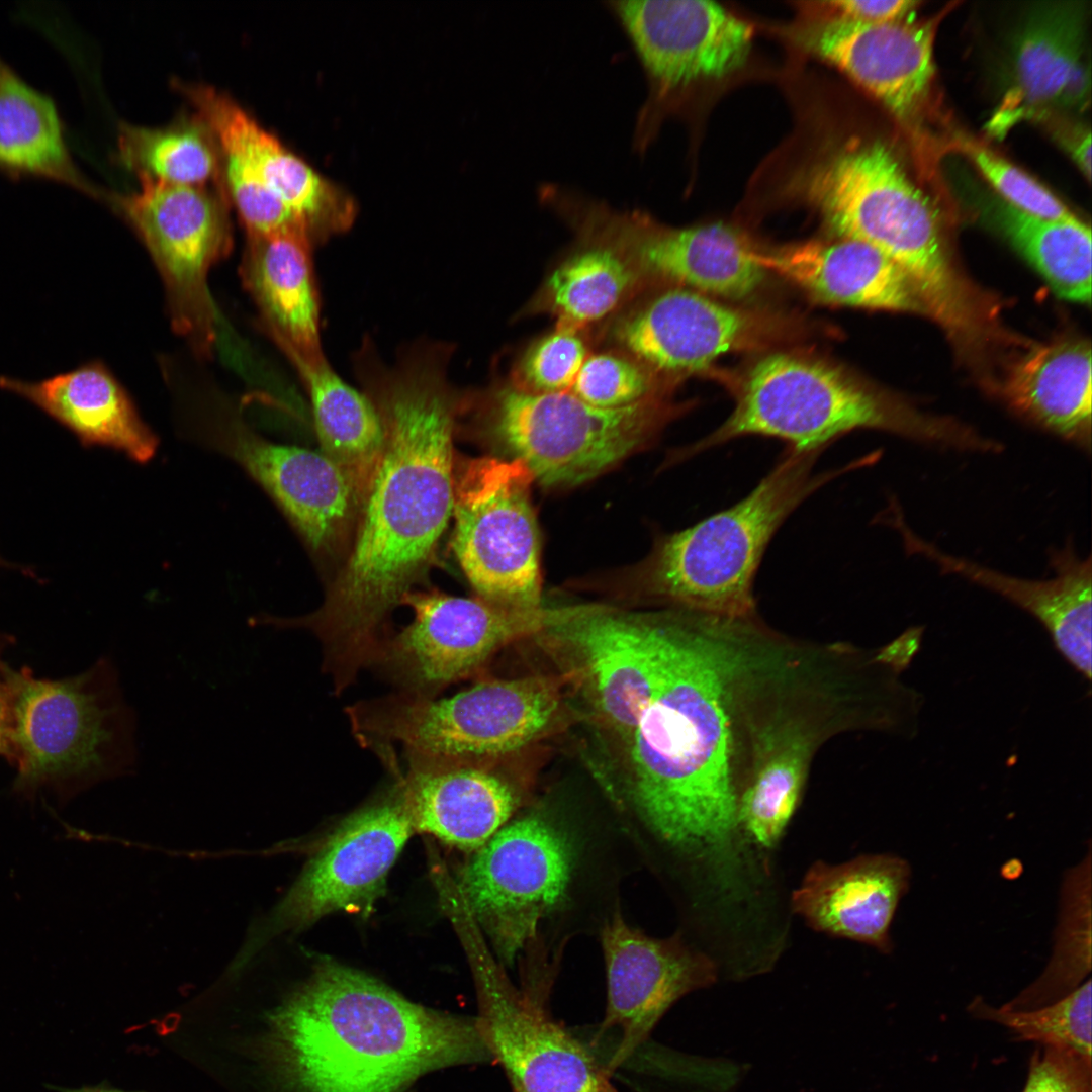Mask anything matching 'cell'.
Here are the masks:
<instances>
[{
  "mask_svg": "<svg viewBox=\"0 0 1092 1092\" xmlns=\"http://www.w3.org/2000/svg\"><path fill=\"white\" fill-rule=\"evenodd\" d=\"M61 1092H131V1091H123V1090L115 1089V1088H112V1087L99 1085V1086L82 1087V1088H77V1089H62Z\"/></svg>",
  "mask_w": 1092,
  "mask_h": 1092,
  "instance_id": "46",
  "label": "cell"
},
{
  "mask_svg": "<svg viewBox=\"0 0 1092 1092\" xmlns=\"http://www.w3.org/2000/svg\"><path fill=\"white\" fill-rule=\"evenodd\" d=\"M1084 8L1055 3L1035 8L1016 41L1010 85L988 128L1003 135L1014 125L1060 108L1085 104L1090 88L1084 63Z\"/></svg>",
  "mask_w": 1092,
  "mask_h": 1092,
  "instance_id": "24",
  "label": "cell"
},
{
  "mask_svg": "<svg viewBox=\"0 0 1092 1092\" xmlns=\"http://www.w3.org/2000/svg\"><path fill=\"white\" fill-rule=\"evenodd\" d=\"M1000 224L1020 254L1062 299L1091 300V230L1077 216L1049 219L1001 201Z\"/></svg>",
  "mask_w": 1092,
  "mask_h": 1092,
  "instance_id": "36",
  "label": "cell"
},
{
  "mask_svg": "<svg viewBox=\"0 0 1092 1092\" xmlns=\"http://www.w3.org/2000/svg\"><path fill=\"white\" fill-rule=\"evenodd\" d=\"M229 453L273 498L308 547L334 553L351 542L359 500L343 471L323 452L235 432Z\"/></svg>",
  "mask_w": 1092,
  "mask_h": 1092,
  "instance_id": "23",
  "label": "cell"
},
{
  "mask_svg": "<svg viewBox=\"0 0 1092 1092\" xmlns=\"http://www.w3.org/2000/svg\"><path fill=\"white\" fill-rule=\"evenodd\" d=\"M655 375L631 356L590 354L568 391L597 407H625L663 397Z\"/></svg>",
  "mask_w": 1092,
  "mask_h": 1092,
  "instance_id": "39",
  "label": "cell"
},
{
  "mask_svg": "<svg viewBox=\"0 0 1092 1092\" xmlns=\"http://www.w3.org/2000/svg\"><path fill=\"white\" fill-rule=\"evenodd\" d=\"M559 706L555 684L543 676L486 680L445 699L401 693L347 709L354 736L384 757L405 751L494 759L540 735Z\"/></svg>",
  "mask_w": 1092,
  "mask_h": 1092,
  "instance_id": "8",
  "label": "cell"
},
{
  "mask_svg": "<svg viewBox=\"0 0 1092 1092\" xmlns=\"http://www.w3.org/2000/svg\"><path fill=\"white\" fill-rule=\"evenodd\" d=\"M1052 958L1042 974L1002 1007L1031 1010L1054 1003L1084 983L1091 971V849L1065 876Z\"/></svg>",
  "mask_w": 1092,
  "mask_h": 1092,
  "instance_id": "37",
  "label": "cell"
},
{
  "mask_svg": "<svg viewBox=\"0 0 1092 1092\" xmlns=\"http://www.w3.org/2000/svg\"><path fill=\"white\" fill-rule=\"evenodd\" d=\"M936 25L909 18L885 23L831 18L807 29L801 39L899 119L911 120L931 89Z\"/></svg>",
  "mask_w": 1092,
  "mask_h": 1092,
  "instance_id": "21",
  "label": "cell"
},
{
  "mask_svg": "<svg viewBox=\"0 0 1092 1092\" xmlns=\"http://www.w3.org/2000/svg\"><path fill=\"white\" fill-rule=\"evenodd\" d=\"M398 785L415 831L462 851L483 846L520 805L516 788L489 759L405 751Z\"/></svg>",
  "mask_w": 1092,
  "mask_h": 1092,
  "instance_id": "22",
  "label": "cell"
},
{
  "mask_svg": "<svg viewBox=\"0 0 1092 1092\" xmlns=\"http://www.w3.org/2000/svg\"><path fill=\"white\" fill-rule=\"evenodd\" d=\"M1069 152L1073 156L1074 160L1084 172L1087 179L1091 174V134L1090 131H1080L1071 136V141L1067 144Z\"/></svg>",
  "mask_w": 1092,
  "mask_h": 1092,
  "instance_id": "44",
  "label": "cell"
},
{
  "mask_svg": "<svg viewBox=\"0 0 1092 1092\" xmlns=\"http://www.w3.org/2000/svg\"><path fill=\"white\" fill-rule=\"evenodd\" d=\"M750 728L752 769L738 794L737 822L754 844L771 849L799 806L816 734L810 724L788 715Z\"/></svg>",
  "mask_w": 1092,
  "mask_h": 1092,
  "instance_id": "31",
  "label": "cell"
},
{
  "mask_svg": "<svg viewBox=\"0 0 1092 1092\" xmlns=\"http://www.w3.org/2000/svg\"><path fill=\"white\" fill-rule=\"evenodd\" d=\"M919 2L912 0L830 1L827 10L832 19L885 23L907 19Z\"/></svg>",
  "mask_w": 1092,
  "mask_h": 1092,
  "instance_id": "43",
  "label": "cell"
},
{
  "mask_svg": "<svg viewBox=\"0 0 1092 1092\" xmlns=\"http://www.w3.org/2000/svg\"><path fill=\"white\" fill-rule=\"evenodd\" d=\"M697 615L667 622L656 691L627 740L630 795L664 843L724 861L739 831L729 709L740 658L723 640L730 620Z\"/></svg>",
  "mask_w": 1092,
  "mask_h": 1092,
  "instance_id": "2",
  "label": "cell"
},
{
  "mask_svg": "<svg viewBox=\"0 0 1092 1092\" xmlns=\"http://www.w3.org/2000/svg\"><path fill=\"white\" fill-rule=\"evenodd\" d=\"M908 553L922 555L943 572L953 573L993 590L1034 616L1049 632L1061 655L1087 680L1091 678V558H1081L1072 544L1054 550V577L1033 580L1004 574L942 552L905 529Z\"/></svg>",
  "mask_w": 1092,
  "mask_h": 1092,
  "instance_id": "25",
  "label": "cell"
},
{
  "mask_svg": "<svg viewBox=\"0 0 1092 1092\" xmlns=\"http://www.w3.org/2000/svg\"><path fill=\"white\" fill-rule=\"evenodd\" d=\"M611 4L648 77L661 90L727 75L742 66L751 48V26L712 1Z\"/></svg>",
  "mask_w": 1092,
  "mask_h": 1092,
  "instance_id": "20",
  "label": "cell"
},
{
  "mask_svg": "<svg viewBox=\"0 0 1092 1092\" xmlns=\"http://www.w3.org/2000/svg\"><path fill=\"white\" fill-rule=\"evenodd\" d=\"M1003 396L1019 416L1090 452L1092 362L1088 343L1058 340L1032 349L1012 367Z\"/></svg>",
  "mask_w": 1092,
  "mask_h": 1092,
  "instance_id": "30",
  "label": "cell"
},
{
  "mask_svg": "<svg viewBox=\"0 0 1092 1092\" xmlns=\"http://www.w3.org/2000/svg\"><path fill=\"white\" fill-rule=\"evenodd\" d=\"M322 452L347 476L360 503L383 445L380 416L369 396L324 360L301 373Z\"/></svg>",
  "mask_w": 1092,
  "mask_h": 1092,
  "instance_id": "33",
  "label": "cell"
},
{
  "mask_svg": "<svg viewBox=\"0 0 1092 1092\" xmlns=\"http://www.w3.org/2000/svg\"><path fill=\"white\" fill-rule=\"evenodd\" d=\"M10 697L8 686L0 670V755L8 758L10 731Z\"/></svg>",
  "mask_w": 1092,
  "mask_h": 1092,
  "instance_id": "45",
  "label": "cell"
},
{
  "mask_svg": "<svg viewBox=\"0 0 1092 1092\" xmlns=\"http://www.w3.org/2000/svg\"><path fill=\"white\" fill-rule=\"evenodd\" d=\"M808 201L838 238L866 243L900 266L929 315L951 332L973 328L974 308L928 196L880 142L847 147L817 165Z\"/></svg>",
  "mask_w": 1092,
  "mask_h": 1092,
  "instance_id": "5",
  "label": "cell"
},
{
  "mask_svg": "<svg viewBox=\"0 0 1092 1092\" xmlns=\"http://www.w3.org/2000/svg\"><path fill=\"white\" fill-rule=\"evenodd\" d=\"M312 246L300 229L247 236L240 265L266 331L298 373L326 360Z\"/></svg>",
  "mask_w": 1092,
  "mask_h": 1092,
  "instance_id": "26",
  "label": "cell"
},
{
  "mask_svg": "<svg viewBox=\"0 0 1092 1092\" xmlns=\"http://www.w3.org/2000/svg\"><path fill=\"white\" fill-rule=\"evenodd\" d=\"M911 870L893 854L858 856L840 864L817 861L792 895V909L816 931L891 952V924Z\"/></svg>",
  "mask_w": 1092,
  "mask_h": 1092,
  "instance_id": "28",
  "label": "cell"
},
{
  "mask_svg": "<svg viewBox=\"0 0 1092 1092\" xmlns=\"http://www.w3.org/2000/svg\"><path fill=\"white\" fill-rule=\"evenodd\" d=\"M752 256L765 271L782 275L818 301L929 315L907 273L866 243L844 238L815 240L753 250Z\"/></svg>",
  "mask_w": 1092,
  "mask_h": 1092,
  "instance_id": "27",
  "label": "cell"
},
{
  "mask_svg": "<svg viewBox=\"0 0 1092 1092\" xmlns=\"http://www.w3.org/2000/svg\"><path fill=\"white\" fill-rule=\"evenodd\" d=\"M471 854L456 886L498 960L512 966L567 899L573 841L553 820L531 813L509 821Z\"/></svg>",
  "mask_w": 1092,
  "mask_h": 1092,
  "instance_id": "11",
  "label": "cell"
},
{
  "mask_svg": "<svg viewBox=\"0 0 1092 1092\" xmlns=\"http://www.w3.org/2000/svg\"><path fill=\"white\" fill-rule=\"evenodd\" d=\"M961 146L1005 203L1041 218L1074 216L1051 191L999 155L970 141L963 142Z\"/></svg>",
  "mask_w": 1092,
  "mask_h": 1092,
  "instance_id": "41",
  "label": "cell"
},
{
  "mask_svg": "<svg viewBox=\"0 0 1092 1092\" xmlns=\"http://www.w3.org/2000/svg\"><path fill=\"white\" fill-rule=\"evenodd\" d=\"M491 433L546 486L585 482L638 449L679 412L663 397L602 408L570 391L532 393L498 384L486 397Z\"/></svg>",
  "mask_w": 1092,
  "mask_h": 1092,
  "instance_id": "9",
  "label": "cell"
},
{
  "mask_svg": "<svg viewBox=\"0 0 1092 1092\" xmlns=\"http://www.w3.org/2000/svg\"><path fill=\"white\" fill-rule=\"evenodd\" d=\"M587 241L549 275L533 308L579 330L619 307L645 279L612 247Z\"/></svg>",
  "mask_w": 1092,
  "mask_h": 1092,
  "instance_id": "34",
  "label": "cell"
},
{
  "mask_svg": "<svg viewBox=\"0 0 1092 1092\" xmlns=\"http://www.w3.org/2000/svg\"><path fill=\"white\" fill-rule=\"evenodd\" d=\"M575 215L585 240L623 255L647 281L661 280L708 296L742 300L762 285L765 270L734 229L710 223L685 229L658 224L640 212L588 205Z\"/></svg>",
  "mask_w": 1092,
  "mask_h": 1092,
  "instance_id": "18",
  "label": "cell"
},
{
  "mask_svg": "<svg viewBox=\"0 0 1092 1092\" xmlns=\"http://www.w3.org/2000/svg\"><path fill=\"white\" fill-rule=\"evenodd\" d=\"M266 1051L292 1092H401L421 1075L493 1060L476 1018L414 1003L333 959L274 1010Z\"/></svg>",
  "mask_w": 1092,
  "mask_h": 1092,
  "instance_id": "3",
  "label": "cell"
},
{
  "mask_svg": "<svg viewBox=\"0 0 1092 1092\" xmlns=\"http://www.w3.org/2000/svg\"><path fill=\"white\" fill-rule=\"evenodd\" d=\"M767 324L752 311L671 285L620 315L612 337L653 373L681 375L761 341Z\"/></svg>",
  "mask_w": 1092,
  "mask_h": 1092,
  "instance_id": "19",
  "label": "cell"
},
{
  "mask_svg": "<svg viewBox=\"0 0 1092 1092\" xmlns=\"http://www.w3.org/2000/svg\"><path fill=\"white\" fill-rule=\"evenodd\" d=\"M1091 989L1088 978L1060 1000L1022 1011L993 1007L977 996L968 1011L976 1018L1006 1026L1018 1040L1033 1041L1091 1061Z\"/></svg>",
  "mask_w": 1092,
  "mask_h": 1092,
  "instance_id": "38",
  "label": "cell"
},
{
  "mask_svg": "<svg viewBox=\"0 0 1092 1092\" xmlns=\"http://www.w3.org/2000/svg\"><path fill=\"white\" fill-rule=\"evenodd\" d=\"M534 478L519 460L456 461L454 554L476 596L509 608H543Z\"/></svg>",
  "mask_w": 1092,
  "mask_h": 1092,
  "instance_id": "12",
  "label": "cell"
},
{
  "mask_svg": "<svg viewBox=\"0 0 1092 1092\" xmlns=\"http://www.w3.org/2000/svg\"><path fill=\"white\" fill-rule=\"evenodd\" d=\"M859 429L960 451L968 443L964 426L911 411L826 361L778 352L745 371L728 419L689 453L746 436L776 438L797 452H822Z\"/></svg>",
  "mask_w": 1092,
  "mask_h": 1092,
  "instance_id": "6",
  "label": "cell"
},
{
  "mask_svg": "<svg viewBox=\"0 0 1092 1092\" xmlns=\"http://www.w3.org/2000/svg\"><path fill=\"white\" fill-rule=\"evenodd\" d=\"M1 566H4V567H10V564H9L8 562H6L5 560H3V559L1 558V556H0V567H1Z\"/></svg>",
  "mask_w": 1092,
  "mask_h": 1092,
  "instance_id": "47",
  "label": "cell"
},
{
  "mask_svg": "<svg viewBox=\"0 0 1092 1092\" xmlns=\"http://www.w3.org/2000/svg\"><path fill=\"white\" fill-rule=\"evenodd\" d=\"M821 452L786 448L776 466L732 507L664 537L642 566L647 589L692 612L748 620L763 553L787 517L835 477L868 463L814 473Z\"/></svg>",
  "mask_w": 1092,
  "mask_h": 1092,
  "instance_id": "7",
  "label": "cell"
},
{
  "mask_svg": "<svg viewBox=\"0 0 1092 1092\" xmlns=\"http://www.w3.org/2000/svg\"><path fill=\"white\" fill-rule=\"evenodd\" d=\"M451 349L425 344L393 365L371 349L357 358L383 445L360 503L348 555L313 613L277 619L320 640L323 669L343 692L369 666L391 611L435 558L453 513V436L465 397L448 375Z\"/></svg>",
  "mask_w": 1092,
  "mask_h": 1092,
  "instance_id": "1",
  "label": "cell"
},
{
  "mask_svg": "<svg viewBox=\"0 0 1092 1092\" xmlns=\"http://www.w3.org/2000/svg\"><path fill=\"white\" fill-rule=\"evenodd\" d=\"M457 933L476 983L478 1027L514 1092H620L589 1048L511 984L476 926L464 924Z\"/></svg>",
  "mask_w": 1092,
  "mask_h": 1092,
  "instance_id": "15",
  "label": "cell"
},
{
  "mask_svg": "<svg viewBox=\"0 0 1092 1092\" xmlns=\"http://www.w3.org/2000/svg\"><path fill=\"white\" fill-rule=\"evenodd\" d=\"M0 670L10 697L7 760L16 768V792L67 797L135 772L138 718L111 658L57 680L26 666L15 670L1 655Z\"/></svg>",
  "mask_w": 1092,
  "mask_h": 1092,
  "instance_id": "4",
  "label": "cell"
},
{
  "mask_svg": "<svg viewBox=\"0 0 1092 1092\" xmlns=\"http://www.w3.org/2000/svg\"><path fill=\"white\" fill-rule=\"evenodd\" d=\"M601 943L607 1004L595 1042L606 1038L610 1043L603 1065L611 1075L639 1052L678 999L716 981L717 967L680 937H650L619 912L605 923Z\"/></svg>",
  "mask_w": 1092,
  "mask_h": 1092,
  "instance_id": "17",
  "label": "cell"
},
{
  "mask_svg": "<svg viewBox=\"0 0 1092 1092\" xmlns=\"http://www.w3.org/2000/svg\"><path fill=\"white\" fill-rule=\"evenodd\" d=\"M140 181L138 191L110 200L159 271L172 329L197 356L209 357L215 314L207 277L233 247L229 200L222 190L207 186Z\"/></svg>",
  "mask_w": 1092,
  "mask_h": 1092,
  "instance_id": "13",
  "label": "cell"
},
{
  "mask_svg": "<svg viewBox=\"0 0 1092 1092\" xmlns=\"http://www.w3.org/2000/svg\"><path fill=\"white\" fill-rule=\"evenodd\" d=\"M118 149L121 162L140 180L207 187L212 184L224 191L221 150L198 114L162 127L124 123L119 128Z\"/></svg>",
  "mask_w": 1092,
  "mask_h": 1092,
  "instance_id": "35",
  "label": "cell"
},
{
  "mask_svg": "<svg viewBox=\"0 0 1092 1092\" xmlns=\"http://www.w3.org/2000/svg\"><path fill=\"white\" fill-rule=\"evenodd\" d=\"M0 169L100 195L75 167L52 99L30 87L1 58Z\"/></svg>",
  "mask_w": 1092,
  "mask_h": 1092,
  "instance_id": "32",
  "label": "cell"
},
{
  "mask_svg": "<svg viewBox=\"0 0 1092 1092\" xmlns=\"http://www.w3.org/2000/svg\"><path fill=\"white\" fill-rule=\"evenodd\" d=\"M0 389L33 404L70 430L84 446H105L144 463L158 440L141 419L126 390L99 360L28 381L0 375Z\"/></svg>",
  "mask_w": 1092,
  "mask_h": 1092,
  "instance_id": "29",
  "label": "cell"
},
{
  "mask_svg": "<svg viewBox=\"0 0 1092 1092\" xmlns=\"http://www.w3.org/2000/svg\"><path fill=\"white\" fill-rule=\"evenodd\" d=\"M587 356L578 330L558 326L525 351L510 383L532 393L568 391Z\"/></svg>",
  "mask_w": 1092,
  "mask_h": 1092,
  "instance_id": "40",
  "label": "cell"
},
{
  "mask_svg": "<svg viewBox=\"0 0 1092 1092\" xmlns=\"http://www.w3.org/2000/svg\"><path fill=\"white\" fill-rule=\"evenodd\" d=\"M415 832L398 783L345 818L268 914L253 922L224 978L237 980L277 936L338 911L369 914Z\"/></svg>",
  "mask_w": 1092,
  "mask_h": 1092,
  "instance_id": "10",
  "label": "cell"
},
{
  "mask_svg": "<svg viewBox=\"0 0 1092 1092\" xmlns=\"http://www.w3.org/2000/svg\"><path fill=\"white\" fill-rule=\"evenodd\" d=\"M1022 1092H1092V1062L1039 1046L1030 1058Z\"/></svg>",
  "mask_w": 1092,
  "mask_h": 1092,
  "instance_id": "42",
  "label": "cell"
},
{
  "mask_svg": "<svg viewBox=\"0 0 1092 1092\" xmlns=\"http://www.w3.org/2000/svg\"><path fill=\"white\" fill-rule=\"evenodd\" d=\"M400 605L413 610V621L380 640L370 665L399 693L427 699L476 673L508 644L539 634L548 613L439 590H412Z\"/></svg>",
  "mask_w": 1092,
  "mask_h": 1092,
  "instance_id": "14",
  "label": "cell"
},
{
  "mask_svg": "<svg viewBox=\"0 0 1092 1092\" xmlns=\"http://www.w3.org/2000/svg\"><path fill=\"white\" fill-rule=\"evenodd\" d=\"M667 620L601 606L549 608L539 634L563 647L599 714L627 742L656 691Z\"/></svg>",
  "mask_w": 1092,
  "mask_h": 1092,
  "instance_id": "16",
  "label": "cell"
}]
</instances>
